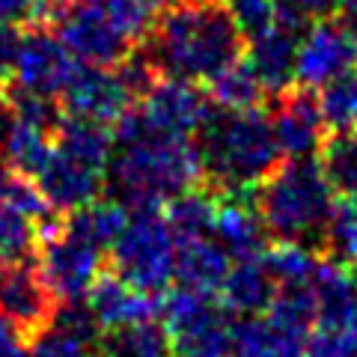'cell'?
<instances>
[{"label": "cell", "instance_id": "6da1fadb", "mask_svg": "<svg viewBox=\"0 0 357 357\" xmlns=\"http://www.w3.org/2000/svg\"><path fill=\"white\" fill-rule=\"evenodd\" d=\"M114 131V155L105 167V188L122 206H164L203 178L194 137L155 131L140 110L122 114Z\"/></svg>", "mask_w": 357, "mask_h": 357}, {"label": "cell", "instance_id": "7a4b0ae2", "mask_svg": "<svg viewBox=\"0 0 357 357\" xmlns=\"http://www.w3.org/2000/svg\"><path fill=\"white\" fill-rule=\"evenodd\" d=\"M143 48L158 72L211 84L241 60L244 36L223 0H170Z\"/></svg>", "mask_w": 357, "mask_h": 357}, {"label": "cell", "instance_id": "3957f363", "mask_svg": "<svg viewBox=\"0 0 357 357\" xmlns=\"http://www.w3.org/2000/svg\"><path fill=\"white\" fill-rule=\"evenodd\" d=\"M194 137L203 178L215 194L253 191L280 164L271 116L259 107L227 110L215 105Z\"/></svg>", "mask_w": 357, "mask_h": 357}, {"label": "cell", "instance_id": "277c9868", "mask_svg": "<svg viewBox=\"0 0 357 357\" xmlns=\"http://www.w3.org/2000/svg\"><path fill=\"white\" fill-rule=\"evenodd\" d=\"M268 236L277 241H298L325 256V236L333 215V191L321 167L312 158H289L253 188Z\"/></svg>", "mask_w": 357, "mask_h": 357}, {"label": "cell", "instance_id": "5b68a950", "mask_svg": "<svg viewBox=\"0 0 357 357\" xmlns=\"http://www.w3.org/2000/svg\"><path fill=\"white\" fill-rule=\"evenodd\" d=\"M114 271L134 289L158 295L173 280L176 236L158 206L128 208V223L110 248Z\"/></svg>", "mask_w": 357, "mask_h": 357}, {"label": "cell", "instance_id": "8992f818", "mask_svg": "<svg viewBox=\"0 0 357 357\" xmlns=\"http://www.w3.org/2000/svg\"><path fill=\"white\" fill-rule=\"evenodd\" d=\"M158 312L170 333L173 357H229L232 319L211 295L178 286L161 301Z\"/></svg>", "mask_w": 357, "mask_h": 357}, {"label": "cell", "instance_id": "52a82bcc", "mask_svg": "<svg viewBox=\"0 0 357 357\" xmlns=\"http://www.w3.org/2000/svg\"><path fill=\"white\" fill-rule=\"evenodd\" d=\"M357 69V33L342 18H319L298 39L295 81L316 89Z\"/></svg>", "mask_w": 357, "mask_h": 357}, {"label": "cell", "instance_id": "ba28073f", "mask_svg": "<svg viewBox=\"0 0 357 357\" xmlns=\"http://www.w3.org/2000/svg\"><path fill=\"white\" fill-rule=\"evenodd\" d=\"M54 27L75 60L86 66H116L131 51V39L110 24V18L93 0H69Z\"/></svg>", "mask_w": 357, "mask_h": 357}, {"label": "cell", "instance_id": "9c48e42d", "mask_svg": "<svg viewBox=\"0 0 357 357\" xmlns=\"http://www.w3.org/2000/svg\"><path fill=\"white\" fill-rule=\"evenodd\" d=\"M77 66L81 63L75 60V54L66 48V42L57 33H51L48 27H33L21 36L13 75L15 84H21L24 89L57 98L63 96L66 84L72 81Z\"/></svg>", "mask_w": 357, "mask_h": 357}, {"label": "cell", "instance_id": "30bf717a", "mask_svg": "<svg viewBox=\"0 0 357 357\" xmlns=\"http://www.w3.org/2000/svg\"><path fill=\"white\" fill-rule=\"evenodd\" d=\"M39 268L60 304L63 301H84L98 271H102V250L60 229V236L42 244Z\"/></svg>", "mask_w": 357, "mask_h": 357}, {"label": "cell", "instance_id": "8fae6325", "mask_svg": "<svg viewBox=\"0 0 357 357\" xmlns=\"http://www.w3.org/2000/svg\"><path fill=\"white\" fill-rule=\"evenodd\" d=\"M211 107L215 105H211V98L199 89V84L167 75V77H158L149 93L143 96L140 114L161 134L194 137L199 126L206 122Z\"/></svg>", "mask_w": 357, "mask_h": 357}, {"label": "cell", "instance_id": "7c38bea8", "mask_svg": "<svg viewBox=\"0 0 357 357\" xmlns=\"http://www.w3.org/2000/svg\"><path fill=\"white\" fill-rule=\"evenodd\" d=\"M57 310L51 286L45 283L39 262H13L0 274V316L15 325L24 337H33L51 321Z\"/></svg>", "mask_w": 357, "mask_h": 357}, {"label": "cell", "instance_id": "4fadbf2b", "mask_svg": "<svg viewBox=\"0 0 357 357\" xmlns=\"http://www.w3.org/2000/svg\"><path fill=\"white\" fill-rule=\"evenodd\" d=\"M131 89L122 84L119 72L114 66H86L81 63L72 81L63 89V107L69 110V116L93 119L110 126L122 114L131 110Z\"/></svg>", "mask_w": 357, "mask_h": 357}, {"label": "cell", "instance_id": "5bb4252c", "mask_svg": "<svg viewBox=\"0 0 357 357\" xmlns=\"http://www.w3.org/2000/svg\"><path fill=\"white\" fill-rule=\"evenodd\" d=\"M271 128L280 155H286V158H312L321 149L328 134L319 96L310 86H289L283 93H277Z\"/></svg>", "mask_w": 357, "mask_h": 357}, {"label": "cell", "instance_id": "9a60e30c", "mask_svg": "<svg viewBox=\"0 0 357 357\" xmlns=\"http://www.w3.org/2000/svg\"><path fill=\"white\" fill-rule=\"evenodd\" d=\"M211 238L236 262L259 259L265 253L268 229L259 218V208L253 203V191L218 194V215L215 227H211Z\"/></svg>", "mask_w": 357, "mask_h": 357}, {"label": "cell", "instance_id": "2e32d148", "mask_svg": "<svg viewBox=\"0 0 357 357\" xmlns=\"http://www.w3.org/2000/svg\"><path fill=\"white\" fill-rule=\"evenodd\" d=\"M98 321L86 301H63L51 321L30 337V357H93Z\"/></svg>", "mask_w": 357, "mask_h": 357}, {"label": "cell", "instance_id": "e0dca14e", "mask_svg": "<svg viewBox=\"0 0 357 357\" xmlns=\"http://www.w3.org/2000/svg\"><path fill=\"white\" fill-rule=\"evenodd\" d=\"M39 185L42 197L48 199V206L60 215H72V211L84 208L89 203H96L105 191V173L96 167H86L81 161L69 158L54 149L48 164L39 170V176L33 178Z\"/></svg>", "mask_w": 357, "mask_h": 357}, {"label": "cell", "instance_id": "ac0fdd59", "mask_svg": "<svg viewBox=\"0 0 357 357\" xmlns=\"http://www.w3.org/2000/svg\"><path fill=\"white\" fill-rule=\"evenodd\" d=\"M298 33H289L277 24L250 33L248 42V66L259 77L265 93H283L295 84V63H298Z\"/></svg>", "mask_w": 357, "mask_h": 357}, {"label": "cell", "instance_id": "d6986e66", "mask_svg": "<svg viewBox=\"0 0 357 357\" xmlns=\"http://www.w3.org/2000/svg\"><path fill=\"white\" fill-rule=\"evenodd\" d=\"M84 301H86L89 312L96 316L98 328H105V331L152 319L155 312H158V304H155V298L149 292L134 289L128 280H122L119 274H98Z\"/></svg>", "mask_w": 357, "mask_h": 357}, {"label": "cell", "instance_id": "ffe728a7", "mask_svg": "<svg viewBox=\"0 0 357 357\" xmlns=\"http://www.w3.org/2000/svg\"><path fill=\"white\" fill-rule=\"evenodd\" d=\"M316 301V328H354L357 325V289L345 262L321 256L310 280Z\"/></svg>", "mask_w": 357, "mask_h": 357}, {"label": "cell", "instance_id": "44dd1931", "mask_svg": "<svg viewBox=\"0 0 357 357\" xmlns=\"http://www.w3.org/2000/svg\"><path fill=\"white\" fill-rule=\"evenodd\" d=\"M227 271H229V256L211 236L176 241L173 280L182 289L215 295L220 292L223 280H227Z\"/></svg>", "mask_w": 357, "mask_h": 357}, {"label": "cell", "instance_id": "7402d4cb", "mask_svg": "<svg viewBox=\"0 0 357 357\" xmlns=\"http://www.w3.org/2000/svg\"><path fill=\"white\" fill-rule=\"evenodd\" d=\"M307 340L274 328L259 316H238L229 325V357H304Z\"/></svg>", "mask_w": 357, "mask_h": 357}, {"label": "cell", "instance_id": "603a6c76", "mask_svg": "<svg viewBox=\"0 0 357 357\" xmlns=\"http://www.w3.org/2000/svg\"><path fill=\"white\" fill-rule=\"evenodd\" d=\"M277 295V283L268 274L262 259H244L236 268L229 265L227 280L220 286L223 307L236 316H262Z\"/></svg>", "mask_w": 357, "mask_h": 357}, {"label": "cell", "instance_id": "cb8c5ba5", "mask_svg": "<svg viewBox=\"0 0 357 357\" xmlns=\"http://www.w3.org/2000/svg\"><path fill=\"white\" fill-rule=\"evenodd\" d=\"M98 357H173L170 333L155 316L107 328L98 337Z\"/></svg>", "mask_w": 357, "mask_h": 357}, {"label": "cell", "instance_id": "d4e9b609", "mask_svg": "<svg viewBox=\"0 0 357 357\" xmlns=\"http://www.w3.org/2000/svg\"><path fill=\"white\" fill-rule=\"evenodd\" d=\"M54 149L105 173L110 155H114V134L102 122L81 119V116H63L60 128L54 131Z\"/></svg>", "mask_w": 357, "mask_h": 357}, {"label": "cell", "instance_id": "484cf974", "mask_svg": "<svg viewBox=\"0 0 357 357\" xmlns=\"http://www.w3.org/2000/svg\"><path fill=\"white\" fill-rule=\"evenodd\" d=\"M128 223V206H122L119 199H96L84 208L72 211L69 218H63V229L72 236L89 241L98 250H110L122 236Z\"/></svg>", "mask_w": 357, "mask_h": 357}, {"label": "cell", "instance_id": "4316f807", "mask_svg": "<svg viewBox=\"0 0 357 357\" xmlns=\"http://www.w3.org/2000/svg\"><path fill=\"white\" fill-rule=\"evenodd\" d=\"M164 218L170 223L176 241L185 238H199V236H211L215 227V215H218V194L211 188H188V191L176 194L173 199L164 203Z\"/></svg>", "mask_w": 357, "mask_h": 357}, {"label": "cell", "instance_id": "83f0119b", "mask_svg": "<svg viewBox=\"0 0 357 357\" xmlns=\"http://www.w3.org/2000/svg\"><path fill=\"white\" fill-rule=\"evenodd\" d=\"M321 173H325L331 191L349 199L357 197V131H333L321 143Z\"/></svg>", "mask_w": 357, "mask_h": 357}, {"label": "cell", "instance_id": "f1b7e54d", "mask_svg": "<svg viewBox=\"0 0 357 357\" xmlns=\"http://www.w3.org/2000/svg\"><path fill=\"white\" fill-rule=\"evenodd\" d=\"M3 149H6V164L13 167L18 176L36 178L39 170L54 155V140H51L48 131L13 119V128H9V134H6Z\"/></svg>", "mask_w": 357, "mask_h": 357}, {"label": "cell", "instance_id": "f546056e", "mask_svg": "<svg viewBox=\"0 0 357 357\" xmlns=\"http://www.w3.org/2000/svg\"><path fill=\"white\" fill-rule=\"evenodd\" d=\"M277 286H307L319 268L321 253L298 241H277L259 256Z\"/></svg>", "mask_w": 357, "mask_h": 357}, {"label": "cell", "instance_id": "4dcf8cb0", "mask_svg": "<svg viewBox=\"0 0 357 357\" xmlns=\"http://www.w3.org/2000/svg\"><path fill=\"white\" fill-rule=\"evenodd\" d=\"M268 321L295 337H310L316 328V301H312V289L307 286H277V295L268 307Z\"/></svg>", "mask_w": 357, "mask_h": 357}, {"label": "cell", "instance_id": "1f68e13d", "mask_svg": "<svg viewBox=\"0 0 357 357\" xmlns=\"http://www.w3.org/2000/svg\"><path fill=\"white\" fill-rule=\"evenodd\" d=\"M208 93H211L208 96L211 105L227 107V110H248V107H259L265 89L259 84V77L253 75L250 66L244 60H238L208 84Z\"/></svg>", "mask_w": 357, "mask_h": 357}, {"label": "cell", "instance_id": "d6a6232c", "mask_svg": "<svg viewBox=\"0 0 357 357\" xmlns=\"http://www.w3.org/2000/svg\"><path fill=\"white\" fill-rule=\"evenodd\" d=\"M319 107L331 131H349L357 126V69L319 86Z\"/></svg>", "mask_w": 357, "mask_h": 357}, {"label": "cell", "instance_id": "836d02e7", "mask_svg": "<svg viewBox=\"0 0 357 357\" xmlns=\"http://www.w3.org/2000/svg\"><path fill=\"white\" fill-rule=\"evenodd\" d=\"M3 102L13 110V116L18 122H27V126H36L42 131L54 134L63 122V107L57 105L54 96H42V93H33V89H24L21 84H9L3 89Z\"/></svg>", "mask_w": 357, "mask_h": 357}, {"label": "cell", "instance_id": "e575fe53", "mask_svg": "<svg viewBox=\"0 0 357 357\" xmlns=\"http://www.w3.org/2000/svg\"><path fill=\"white\" fill-rule=\"evenodd\" d=\"M93 3L102 9L110 18V24L119 33H126L131 42L146 39L164 9V0H93Z\"/></svg>", "mask_w": 357, "mask_h": 357}, {"label": "cell", "instance_id": "d590c367", "mask_svg": "<svg viewBox=\"0 0 357 357\" xmlns=\"http://www.w3.org/2000/svg\"><path fill=\"white\" fill-rule=\"evenodd\" d=\"M36 244V223L15 208L0 206V265L27 259Z\"/></svg>", "mask_w": 357, "mask_h": 357}, {"label": "cell", "instance_id": "8d00e7d4", "mask_svg": "<svg viewBox=\"0 0 357 357\" xmlns=\"http://www.w3.org/2000/svg\"><path fill=\"white\" fill-rule=\"evenodd\" d=\"M223 3H227L229 15L236 18L241 33H248V36L271 24L277 9V0H223Z\"/></svg>", "mask_w": 357, "mask_h": 357}, {"label": "cell", "instance_id": "74e56055", "mask_svg": "<svg viewBox=\"0 0 357 357\" xmlns=\"http://www.w3.org/2000/svg\"><path fill=\"white\" fill-rule=\"evenodd\" d=\"M21 36H24V33H21L15 24L0 21V81H6V75H13Z\"/></svg>", "mask_w": 357, "mask_h": 357}, {"label": "cell", "instance_id": "f35d334b", "mask_svg": "<svg viewBox=\"0 0 357 357\" xmlns=\"http://www.w3.org/2000/svg\"><path fill=\"white\" fill-rule=\"evenodd\" d=\"M0 357H30L24 333L0 316Z\"/></svg>", "mask_w": 357, "mask_h": 357}, {"label": "cell", "instance_id": "ab89813d", "mask_svg": "<svg viewBox=\"0 0 357 357\" xmlns=\"http://www.w3.org/2000/svg\"><path fill=\"white\" fill-rule=\"evenodd\" d=\"M289 3H295L310 21L312 18L316 21L319 18H331V15H337L342 9V0H289Z\"/></svg>", "mask_w": 357, "mask_h": 357}, {"label": "cell", "instance_id": "60d3db41", "mask_svg": "<svg viewBox=\"0 0 357 357\" xmlns=\"http://www.w3.org/2000/svg\"><path fill=\"white\" fill-rule=\"evenodd\" d=\"M33 6H36V0H0V21H9V24L30 21Z\"/></svg>", "mask_w": 357, "mask_h": 357}, {"label": "cell", "instance_id": "b9f144b4", "mask_svg": "<svg viewBox=\"0 0 357 357\" xmlns=\"http://www.w3.org/2000/svg\"><path fill=\"white\" fill-rule=\"evenodd\" d=\"M15 170L9 167L6 161H0V206H6V197L13 191V182H15Z\"/></svg>", "mask_w": 357, "mask_h": 357}, {"label": "cell", "instance_id": "7bdbcfd3", "mask_svg": "<svg viewBox=\"0 0 357 357\" xmlns=\"http://www.w3.org/2000/svg\"><path fill=\"white\" fill-rule=\"evenodd\" d=\"M13 110H9V105L0 98V149H3V143H6V134H9V128H13Z\"/></svg>", "mask_w": 357, "mask_h": 357}, {"label": "cell", "instance_id": "ee69618b", "mask_svg": "<svg viewBox=\"0 0 357 357\" xmlns=\"http://www.w3.org/2000/svg\"><path fill=\"white\" fill-rule=\"evenodd\" d=\"M342 21L357 33V0H342Z\"/></svg>", "mask_w": 357, "mask_h": 357}, {"label": "cell", "instance_id": "f6af8a7d", "mask_svg": "<svg viewBox=\"0 0 357 357\" xmlns=\"http://www.w3.org/2000/svg\"><path fill=\"white\" fill-rule=\"evenodd\" d=\"M304 357H325V354H316V351H310V349H304Z\"/></svg>", "mask_w": 357, "mask_h": 357}, {"label": "cell", "instance_id": "bcb514c9", "mask_svg": "<svg viewBox=\"0 0 357 357\" xmlns=\"http://www.w3.org/2000/svg\"><path fill=\"white\" fill-rule=\"evenodd\" d=\"M351 280H354V289H357V265H354V271H351Z\"/></svg>", "mask_w": 357, "mask_h": 357}, {"label": "cell", "instance_id": "7dc6e473", "mask_svg": "<svg viewBox=\"0 0 357 357\" xmlns=\"http://www.w3.org/2000/svg\"><path fill=\"white\" fill-rule=\"evenodd\" d=\"M164 3H170V0H164Z\"/></svg>", "mask_w": 357, "mask_h": 357}]
</instances>
